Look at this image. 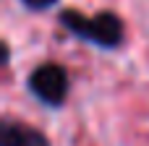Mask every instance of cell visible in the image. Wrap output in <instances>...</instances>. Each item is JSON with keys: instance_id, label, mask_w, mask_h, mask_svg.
Instances as JSON below:
<instances>
[{"instance_id": "6da1fadb", "label": "cell", "mask_w": 149, "mask_h": 146, "mask_svg": "<svg viewBox=\"0 0 149 146\" xmlns=\"http://www.w3.org/2000/svg\"><path fill=\"white\" fill-rule=\"evenodd\" d=\"M60 26L65 31H71L73 37L89 42V44H97V47H105V50H115L120 47L123 37H126V29H123V21L118 13L113 10H102L97 16H86L81 10H63L60 13Z\"/></svg>"}, {"instance_id": "7a4b0ae2", "label": "cell", "mask_w": 149, "mask_h": 146, "mask_svg": "<svg viewBox=\"0 0 149 146\" xmlns=\"http://www.w3.org/2000/svg\"><path fill=\"white\" fill-rule=\"evenodd\" d=\"M31 97L47 107H60L65 99H68V73L63 65L58 63H42L37 65L31 73H29V81H26Z\"/></svg>"}, {"instance_id": "277c9868", "label": "cell", "mask_w": 149, "mask_h": 146, "mask_svg": "<svg viewBox=\"0 0 149 146\" xmlns=\"http://www.w3.org/2000/svg\"><path fill=\"white\" fill-rule=\"evenodd\" d=\"M29 10H47V8H52L58 0H21Z\"/></svg>"}, {"instance_id": "3957f363", "label": "cell", "mask_w": 149, "mask_h": 146, "mask_svg": "<svg viewBox=\"0 0 149 146\" xmlns=\"http://www.w3.org/2000/svg\"><path fill=\"white\" fill-rule=\"evenodd\" d=\"M0 146H50V138L21 120H3L0 125Z\"/></svg>"}]
</instances>
